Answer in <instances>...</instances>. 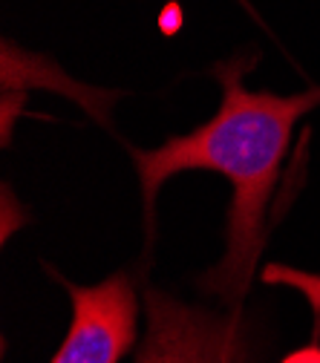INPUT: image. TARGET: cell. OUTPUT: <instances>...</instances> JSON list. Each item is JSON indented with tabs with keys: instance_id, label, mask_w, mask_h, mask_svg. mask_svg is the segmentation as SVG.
I'll return each mask as SVG.
<instances>
[{
	"instance_id": "cell-4",
	"label": "cell",
	"mask_w": 320,
	"mask_h": 363,
	"mask_svg": "<svg viewBox=\"0 0 320 363\" xmlns=\"http://www.w3.org/2000/svg\"><path fill=\"white\" fill-rule=\"evenodd\" d=\"M280 363H320V300H317V329L311 335V343H306L297 352H289Z\"/></svg>"
},
{
	"instance_id": "cell-2",
	"label": "cell",
	"mask_w": 320,
	"mask_h": 363,
	"mask_svg": "<svg viewBox=\"0 0 320 363\" xmlns=\"http://www.w3.org/2000/svg\"><path fill=\"white\" fill-rule=\"evenodd\" d=\"M148 332L136 363H248V335L240 311L188 306L148 289Z\"/></svg>"
},
{
	"instance_id": "cell-5",
	"label": "cell",
	"mask_w": 320,
	"mask_h": 363,
	"mask_svg": "<svg viewBox=\"0 0 320 363\" xmlns=\"http://www.w3.org/2000/svg\"><path fill=\"white\" fill-rule=\"evenodd\" d=\"M240 4H243V6H248V4H245V0H240ZM248 9H251V6H248Z\"/></svg>"
},
{
	"instance_id": "cell-1",
	"label": "cell",
	"mask_w": 320,
	"mask_h": 363,
	"mask_svg": "<svg viewBox=\"0 0 320 363\" xmlns=\"http://www.w3.org/2000/svg\"><path fill=\"white\" fill-rule=\"evenodd\" d=\"M254 61V55H237L214 67V75L222 84V101L214 118L185 135H170L153 150L130 147V159L142 182L148 240H153L156 196L170 176L211 170L228 179L231 202L225 219V254L199 277V289L237 311L251 289L268 240V202L277 191V179L292 147V130L306 113L320 107V86L294 96L248 89L243 75Z\"/></svg>"
},
{
	"instance_id": "cell-3",
	"label": "cell",
	"mask_w": 320,
	"mask_h": 363,
	"mask_svg": "<svg viewBox=\"0 0 320 363\" xmlns=\"http://www.w3.org/2000/svg\"><path fill=\"white\" fill-rule=\"evenodd\" d=\"M70 291L72 323L50 363H118L139 335L136 280L116 271L99 286H75L55 274Z\"/></svg>"
}]
</instances>
